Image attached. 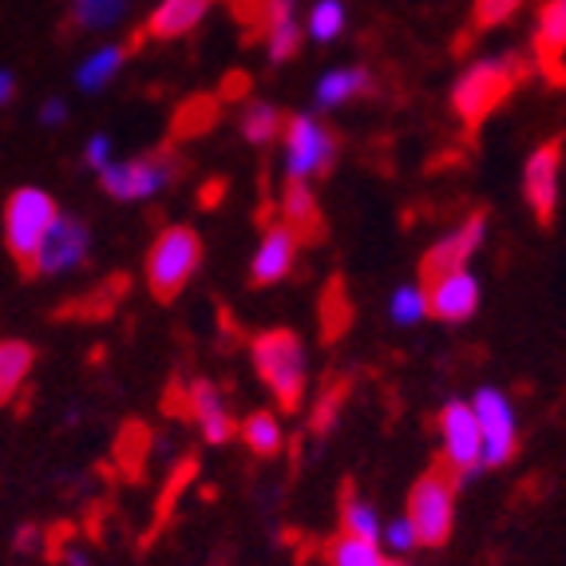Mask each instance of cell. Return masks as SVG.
<instances>
[{
	"label": "cell",
	"mask_w": 566,
	"mask_h": 566,
	"mask_svg": "<svg viewBox=\"0 0 566 566\" xmlns=\"http://www.w3.org/2000/svg\"><path fill=\"white\" fill-rule=\"evenodd\" d=\"M12 92H17V84H12V72H4V76H0V99H4V104H9V99H12Z\"/></svg>",
	"instance_id": "obj_39"
},
{
	"label": "cell",
	"mask_w": 566,
	"mask_h": 566,
	"mask_svg": "<svg viewBox=\"0 0 566 566\" xmlns=\"http://www.w3.org/2000/svg\"><path fill=\"white\" fill-rule=\"evenodd\" d=\"M345 32V4L340 0H317L310 12V36L329 44Z\"/></svg>",
	"instance_id": "obj_26"
},
{
	"label": "cell",
	"mask_w": 566,
	"mask_h": 566,
	"mask_svg": "<svg viewBox=\"0 0 566 566\" xmlns=\"http://www.w3.org/2000/svg\"><path fill=\"white\" fill-rule=\"evenodd\" d=\"M107 151H112V143H107V135H95L92 143H87V163H92L99 175H104L112 163H107Z\"/></svg>",
	"instance_id": "obj_33"
},
{
	"label": "cell",
	"mask_w": 566,
	"mask_h": 566,
	"mask_svg": "<svg viewBox=\"0 0 566 566\" xmlns=\"http://www.w3.org/2000/svg\"><path fill=\"white\" fill-rule=\"evenodd\" d=\"M472 408L483 428V463H488V468H500V463H507L511 455H515V444H520L511 400L503 397L500 388H480L472 397Z\"/></svg>",
	"instance_id": "obj_9"
},
{
	"label": "cell",
	"mask_w": 566,
	"mask_h": 566,
	"mask_svg": "<svg viewBox=\"0 0 566 566\" xmlns=\"http://www.w3.org/2000/svg\"><path fill=\"white\" fill-rule=\"evenodd\" d=\"M483 234H488V214H472L460 230H452V234L440 238V242L428 250L424 262H420V277H424L428 285H436V282H444L448 274L468 270L472 254L483 245Z\"/></svg>",
	"instance_id": "obj_10"
},
{
	"label": "cell",
	"mask_w": 566,
	"mask_h": 566,
	"mask_svg": "<svg viewBox=\"0 0 566 566\" xmlns=\"http://www.w3.org/2000/svg\"><path fill=\"white\" fill-rule=\"evenodd\" d=\"M127 12V0H72V20H76V29H107L115 20Z\"/></svg>",
	"instance_id": "obj_25"
},
{
	"label": "cell",
	"mask_w": 566,
	"mask_h": 566,
	"mask_svg": "<svg viewBox=\"0 0 566 566\" xmlns=\"http://www.w3.org/2000/svg\"><path fill=\"white\" fill-rule=\"evenodd\" d=\"M119 67H123V48H99V52L76 72V84L84 87V92H99V87L112 84Z\"/></svg>",
	"instance_id": "obj_24"
},
{
	"label": "cell",
	"mask_w": 566,
	"mask_h": 566,
	"mask_svg": "<svg viewBox=\"0 0 566 566\" xmlns=\"http://www.w3.org/2000/svg\"><path fill=\"white\" fill-rule=\"evenodd\" d=\"M36 543H40V531L36 527H20L17 531V547L20 551H36Z\"/></svg>",
	"instance_id": "obj_38"
},
{
	"label": "cell",
	"mask_w": 566,
	"mask_h": 566,
	"mask_svg": "<svg viewBox=\"0 0 566 566\" xmlns=\"http://www.w3.org/2000/svg\"><path fill=\"white\" fill-rule=\"evenodd\" d=\"M202 262V238L190 227H167L147 254V285L159 302H175Z\"/></svg>",
	"instance_id": "obj_4"
},
{
	"label": "cell",
	"mask_w": 566,
	"mask_h": 566,
	"mask_svg": "<svg viewBox=\"0 0 566 566\" xmlns=\"http://www.w3.org/2000/svg\"><path fill=\"white\" fill-rule=\"evenodd\" d=\"M29 368H32V345H24V340H4V345H0V397L12 400L20 380L29 377Z\"/></svg>",
	"instance_id": "obj_22"
},
{
	"label": "cell",
	"mask_w": 566,
	"mask_h": 566,
	"mask_svg": "<svg viewBox=\"0 0 566 566\" xmlns=\"http://www.w3.org/2000/svg\"><path fill=\"white\" fill-rule=\"evenodd\" d=\"M84 258H87V227L80 218L60 214V222L52 227V234H48L44 250H40L36 265H32V274H67V270H76Z\"/></svg>",
	"instance_id": "obj_13"
},
{
	"label": "cell",
	"mask_w": 566,
	"mask_h": 566,
	"mask_svg": "<svg viewBox=\"0 0 566 566\" xmlns=\"http://www.w3.org/2000/svg\"><path fill=\"white\" fill-rule=\"evenodd\" d=\"M210 4H214V0H163L159 9L151 12V20H147V29L143 32L155 40L187 36V32L210 12Z\"/></svg>",
	"instance_id": "obj_17"
},
{
	"label": "cell",
	"mask_w": 566,
	"mask_h": 566,
	"mask_svg": "<svg viewBox=\"0 0 566 566\" xmlns=\"http://www.w3.org/2000/svg\"><path fill=\"white\" fill-rule=\"evenodd\" d=\"M282 127H285V119L274 104H250L242 115V135L254 143V147H270Z\"/></svg>",
	"instance_id": "obj_23"
},
{
	"label": "cell",
	"mask_w": 566,
	"mask_h": 566,
	"mask_svg": "<svg viewBox=\"0 0 566 566\" xmlns=\"http://www.w3.org/2000/svg\"><path fill=\"white\" fill-rule=\"evenodd\" d=\"M297 242L302 238L293 234L290 227H270L258 245L254 262H250V282L254 285H270V282H282L285 274L293 270V254H297Z\"/></svg>",
	"instance_id": "obj_15"
},
{
	"label": "cell",
	"mask_w": 566,
	"mask_h": 566,
	"mask_svg": "<svg viewBox=\"0 0 566 566\" xmlns=\"http://www.w3.org/2000/svg\"><path fill=\"white\" fill-rule=\"evenodd\" d=\"M56 222H60L56 202L36 187L12 190L9 202H4V242H9L12 258H17L29 274H32V265H36L40 250H44L48 234H52Z\"/></svg>",
	"instance_id": "obj_3"
},
{
	"label": "cell",
	"mask_w": 566,
	"mask_h": 566,
	"mask_svg": "<svg viewBox=\"0 0 566 566\" xmlns=\"http://www.w3.org/2000/svg\"><path fill=\"white\" fill-rule=\"evenodd\" d=\"M523 0H475L472 9V24L475 29H495V24H503V20H511L515 12H520Z\"/></svg>",
	"instance_id": "obj_30"
},
{
	"label": "cell",
	"mask_w": 566,
	"mask_h": 566,
	"mask_svg": "<svg viewBox=\"0 0 566 566\" xmlns=\"http://www.w3.org/2000/svg\"><path fill=\"white\" fill-rule=\"evenodd\" d=\"M282 218L302 242H322L325 238L322 207H317V199H313V190L305 187V182L290 179V187H285V195H282Z\"/></svg>",
	"instance_id": "obj_16"
},
{
	"label": "cell",
	"mask_w": 566,
	"mask_h": 566,
	"mask_svg": "<svg viewBox=\"0 0 566 566\" xmlns=\"http://www.w3.org/2000/svg\"><path fill=\"white\" fill-rule=\"evenodd\" d=\"M337 400H340V388H333L329 397L322 400V412H317V420H313V424H317V428H329L333 412H337Z\"/></svg>",
	"instance_id": "obj_34"
},
{
	"label": "cell",
	"mask_w": 566,
	"mask_h": 566,
	"mask_svg": "<svg viewBox=\"0 0 566 566\" xmlns=\"http://www.w3.org/2000/svg\"><path fill=\"white\" fill-rule=\"evenodd\" d=\"M373 87V76L365 67H340V72H329V76L317 80V107H340L357 99V95H368Z\"/></svg>",
	"instance_id": "obj_18"
},
{
	"label": "cell",
	"mask_w": 566,
	"mask_h": 566,
	"mask_svg": "<svg viewBox=\"0 0 566 566\" xmlns=\"http://www.w3.org/2000/svg\"><path fill=\"white\" fill-rule=\"evenodd\" d=\"M340 527H345V535H357V538H365V543H385V523L377 520L373 503L357 500L353 491H345V511H340Z\"/></svg>",
	"instance_id": "obj_20"
},
{
	"label": "cell",
	"mask_w": 566,
	"mask_h": 566,
	"mask_svg": "<svg viewBox=\"0 0 566 566\" xmlns=\"http://www.w3.org/2000/svg\"><path fill=\"white\" fill-rule=\"evenodd\" d=\"M242 440L250 452L258 455H277L282 452V424H277V416L274 412H250L242 420Z\"/></svg>",
	"instance_id": "obj_21"
},
{
	"label": "cell",
	"mask_w": 566,
	"mask_h": 566,
	"mask_svg": "<svg viewBox=\"0 0 566 566\" xmlns=\"http://www.w3.org/2000/svg\"><path fill=\"white\" fill-rule=\"evenodd\" d=\"M214 115H218L214 99H210V95H195V99H187V104L179 107V115H175V135L207 132L210 123H214Z\"/></svg>",
	"instance_id": "obj_27"
},
{
	"label": "cell",
	"mask_w": 566,
	"mask_h": 566,
	"mask_svg": "<svg viewBox=\"0 0 566 566\" xmlns=\"http://www.w3.org/2000/svg\"><path fill=\"white\" fill-rule=\"evenodd\" d=\"M385 547L392 551V555H408V551L420 547V535H416L412 520H392V523H385Z\"/></svg>",
	"instance_id": "obj_32"
},
{
	"label": "cell",
	"mask_w": 566,
	"mask_h": 566,
	"mask_svg": "<svg viewBox=\"0 0 566 566\" xmlns=\"http://www.w3.org/2000/svg\"><path fill=\"white\" fill-rule=\"evenodd\" d=\"M302 40H305V32H302L297 20H282V24H274L270 36H265V44H270V60H274V64L293 60L297 52H302Z\"/></svg>",
	"instance_id": "obj_28"
},
{
	"label": "cell",
	"mask_w": 566,
	"mask_h": 566,
	"mask_svg": "<svg viewBox=\"0 0 566 566\" xmlns=\"http://www.w3.org/2000/svg\"><path fill=\"white\" fill-rule=\"evenodd\" d=\"M520 60L515 56H503V60H480L472 64L468 72L460 76L452 92V107L463 123H468V132H480L483 119H488L495 107L515 92L520 84Z\"/></svg>",
	"instance_id": "obj_2"
},
{
	"label": "cell",
	"mask_w": 566,
	"mask_h": 566,
	"mask_svg": "<svg viewBox=\"0 0 566 566\" xmlns=\"http://www.w3.org/2000/svg\"><path fill=\"white\" fill-rule=\"evenodd\" d=\"M64 563H67V566H92L84 555H80V551H67V555H64Z\"/></svg>",
	"instance_id": "obj_40"
},
{
	"label": "cell",
	"mask_w": 566,
	"mask_h": 566,
	"mask_svg": "<svg viewBox=\"0 0 566 566\" xmlns=\"http://www.w3.org/2000/svg\"><path fill=\"white\" fill-rule=\"evenodd\" d=\"M222 195H227V182L214 179V182H207V190L199 195V202L202 207H214V202H222Z\"/></svg>",
	"instance_id": "obj_36"
},
{
	"label": "cell",
	"mask_w": 566,
	"mask_h": 566,
	"mask_svg": "<svg viewBox=\"0 0 566 566\" xmlns=\"http://www.w3.org/2000/svg\"><path fill=\"white\" fill-rule=\"evenodd\" d=\"M337 159V135L325 132L310 115H293L285 123V170L290 179L305 182L313 175H325Z\"/></svg>",
	"instance_id": "obj_7"
},
{
	"label": "cell",
	"mask_w": 566,
	"mask_h": 566,
	"mask_svg": "<svg viewBox=\"0 0 566 566\" xmlns=\"http://www.w3.org/2000/svg\"><path fill=\"white\" fill-rule=\"evenodd\" d=\"M329 566H400L380 555V543H365L357 535H340L329 543Z\"/></svg>",
	"instance_id": "obj_19"
},
{
	"label": "cell",
	"mask_w": 566,
	"mask_h": 566,
	"mask_svg": "<svg viewBox=\"0 0 566 566\" xmlns=\"http://www.w3.org/2000/svg\"><path fill=\"white\" fill-rule=\"evenodd\" d=\"M179 175V163L170 151H159L151 159H132V163H112V167L99 175L104 190L119 202H135V199H151L155 190H163L170 179Z\"/></svg>",
	"instance_id": "obj_8"
},
{
	"label": "cell",
	"mask_w": 566,
	"mask_h": 566,
	"mask_svg": "<svg viewBox=\"0 0 566 566\" xmlns=\"http://www.w3.org/2000/svg\"><path fill=\"white\" fill-rule=\"evenodd\" d=\"M566 0H547L538 9V32H535V64L555 87H566Z\"/></svg>",
	"instance_id": "obj_12"
},
{
	"label": "cell",
	"mask_w": 566,
	"mask_h": 566,
	"mask_svg": "<svg viewBox=\"0 0 566 566\" xmlns=\"http://www.w3.org/2000/svg\"><path fill=\"white\" fill-rule=\"evenodd\" d=\"M392 322L397 325H416L420 317L428 313V293L416 290V285H400L397 293H392Z\"/></svg>",
	"instance_id": "obj_29"
},
{
	"label": "cell",
	"mask_w": 566,
	"mask_h": 566,
	"mask_svg": "<svg viewBox=\"0 0 566 566\" xmlns=\"http://www.w3.org/2000/svg\"><path fill=\"white\" fill-rule=\"evenodd\" d=\"M254 368L258 377L265 380V388L277 397V405L285 412L302 405V392H305V349H302V337L290 329H270V333H258L254 345Z\"/></svg>",
	"instance_id": "obj_1"
},
{
	"label": "cell",
	"mask_w": 566,
	"mask_h": 566,
	"mask_svg": "<svg viewBox=\"0 0 566 566\" xmlns=\"http://www.w3.org/2000/svg\"><path fill=\"white\" fill-rule=\"evenodd\" d=\"M475 305H480V282L468 270L428 285V313H436L440 322H468L475 313Z\"/></svg>",
	"instance_id": "obj_14"
},
{
	"label": "cell",
	"mask_w": 566,
	"mask_h": 566,
	"mask_svg": "<svg viewBox=\"0 0 566 566\" xmlns=\"http://www.w3.org/2000/svg\"><path fill=\"white\" fill-rule=\"evenodd\" d=\"M408 520H412L420 547H444L455 523V475L448 472H428L412 483L408 495Z\"/></svg>",
	"instance_id": "obj_5"
},
{
	"label": "cell",
	"mask_w": 566,
	"mask_h": 566,
	"mask_svg": "<svg viewBox=\"0 0 566 566\" xmlns=\"http://www.w3.org/2000/svg\"><path fill=\"white\" fill-rule=\"evenodd\" d=\"M250 87V76H242V72H234V76H227V84H222V95L227 99H238V95Z\"/></svg>",
	"instance_id": "obj_35"
},
{
	"label": "cell",
	"mask_w": 566,
	"mask_h": 566,
	"mask_svg": "<svg viewBox=\"0 0 566 566\" xmlns=\"http://www.w3.org/2000/svg\"><path fill=\"white\" fill-rule=\"evenodd\" d=\"M187 397H190V416H195L199 424L222 412V397H218V388L210 385V380H195V385L187 388Z\"/></svg>",
	"instance_id": "obj_31"
},
{
	"label": "cell",
	"mask_w": 566,
	"mask_h": 566,
	"mask_svg": "<svg viewBox=\"0 0 566 566\" xmlns=\"http://www.w3.org/2000/svg\"><path fill=\"white\" fill-rule=\"evenodd\" d=\"M558 163H563V139H551L531 155L527 170H523V195H527V202H531V210H535L538 222H551V218H555Z\"/></svg>",
	"instance_id": "obj_11"
},
{
	"label": "cell",
	"mask_w": 566,
	"mask_h": 566,
	"mask_svg": "<svg viewBox=\"0 0 566 566\" xmlns=\"http://www.w3.org/2000/svg\"><path fill=\"white\" fill-rule=\"evenodd\" d=\"M440 436H444V460L448 472L455 475V483L475 475L480 468H488L483 463V428L472 405L448 400L444 412H440Z\"/></svg>",
	"instance_id": "obj_6"
},
{
	"label": "cell",
	"mask_w": 566,
	"mask_h": 566,
	"mask_svg": "<svg viewBox=\"0 0 566 566\" xmlns=\"http://www.w3.org/2000/svg\"><path fill=\"white\" fill-rule=\"evenodd\" d=\"M64 115H67V107L60 104V99H48V104L40 107V119H44L48 127H52V123H60V119H64Z\"/></svg>",
	"instance_id": "obj_37"
}]
</instances>
